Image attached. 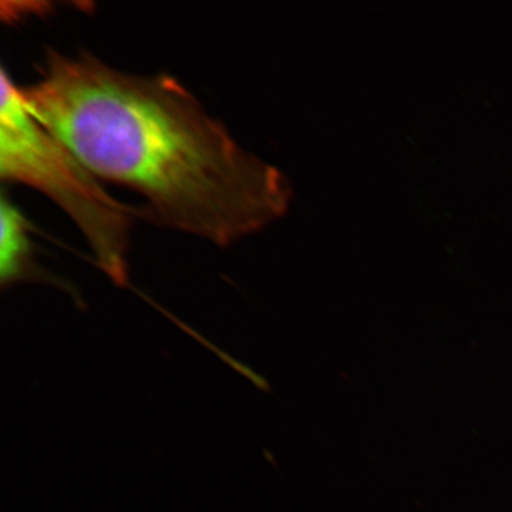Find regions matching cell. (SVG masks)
I'll list each match as a JSON object with an SVG mask.
<instances>
[{"label":"cell","instance_id":"1","mask_svg":"<svg viewBox=\"0 0 512 512\" xmlns=\"http://www.w3.org/2000/svg\"><path fill=\"white\" fill-rule=\"evenodd\" d=\"M24 106L102 181L145 200L164 228L228 247L284 214L280 171L243 150L181 82L139 75L92 54L48 49Z\"/></svg>","mask_w":512,"mask_h":512},{"label":"cell","instance_id":"2","mask_svg":"<svg viewBox=\"0 0 512 512\" xmlns=\"http://www.w3.org/2000/svg\"><path fill=\"white\" fill-rule=\"evenodd\" d=\"M0 177L25 184L55 202L80 229L95 265L114 285H128L133 213L108 194L74 152L24 106L19 86L2 69Z\"/></svg>","mask_w":512,"mask_h":512},{"label":"cell","instance_id":"3","mask_svg":"<svg viewBox=\"0 0 512 512\" xmlns=\"http://www.w3.org/2000/svg\"><path fill=\"white\" fill-rule=\"evenodd\" d=\"M0 286L2 290L19 283H42L61 288L69 293L76 302H80L79 294L68 281L56 277L36 261V248L29 232V221L25 219L10 198L3 192L0 200Z\"/></svg>","mask_w":512,"mask_h":512}]
</instances>
